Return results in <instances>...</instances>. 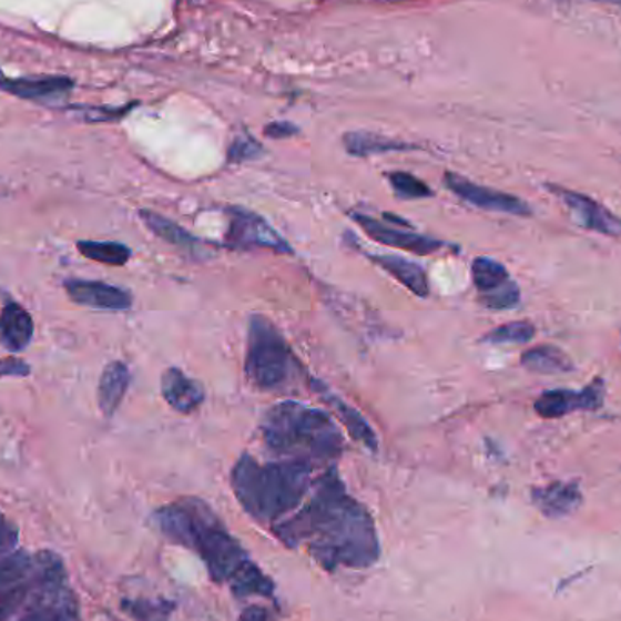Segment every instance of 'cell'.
Wrapping results in <instances>:
<instances>
[{
  "instance_id": "6da1fadb",
  "label": "cell",
  "mask_w": 621,
  "mask_h": 621,
  "mask_svg": "<svg viewBox=\"0 0 621 621\" xmlns=\"http://www.w3.org/2000/svg\"><path fill=\"white\" fill-rule=\"evenodd\" d=\"M287 547L306 546L322 567L366 569L380 558V540L366 507L347 492L335 469L313 481L309 498L273 526Z\"/></svg>"
},
{
  "instance_id": "7a4b0ae2",
  "label": "cell",
  "mask_w": 621,
  "mask_h": 621,
  "mask_svg": "<svg viewBox=\"0 0 621 621\" xmlns=\"http://www.w3.org/2000/svg\"><path fill=\"white\" fill-rule=\"evenodd\" d=\"M159 531L195 551L213 581L227 583L236 597H273L275 583L247 557L221 518L198 498H181L156 509Z\"/></svg>"
},
{
  "instance_id": "3957f363",
  "label": "cell",
  "mask_w": 621,
  "mask_h": 621,
  "mask_svg": "<svg viewBox=\"0 0 621 621\" xmlns=\"http://www.w3.org/2000/svg\"><path fill=\"white\" fill-rule=\"evenodd\" d=\"M315 466L309 461H261L242 455L231 471L236 500L251 518L262 523L281 521L296 511L313 487Z\"/></svg>"
},
{
  "instance_id": "277c9868",
  "label": "cell",
  "mask_w": 621,
  "mask_h": 621,
  "mask_svg": "<svg viewBox=\"0 0 621 621\" xmlns=\"http://www.w3.org/2000/svg\"><path fill=\"white\" fill-rule=\"evenodd\" d=\"M267 449L287 460H332L344 451V436L329 413L301 401H278L261 421Z\"/></svg>"
},
{
  "instance_id": "5b68a950",
  "label": "cell",
  "mask_w": 621,
  "mask_h": 621,
  "mask_svg": "<svg viewBox=\"0 0 621 621\" xmlns=\"http://www.w3.org/2000/svg\"><path fill=\"white\" fill-rule=\"evenodd\" d=\"M295 355L278 327L264 315H251L247 327L246 375L261 391H276L295 375Z\"/></svg>"
},
{
  "instance_id": "8992f818",
  "label": "cell",
  "mask_w": 621,
  "mask_h": 621,
  "mask_svg": "<svg viewBox=\"0 0 621 621\" xmlns=\"http://www.w3.org/2000/svg\"><path fill=\"white\" fill-rule=\"evenodd\" d=\"M226 215L230 218L226 233L227 246L235 250H271L286 255L293 251L286 238L275 227H271L269 222L264 221L253 211L230 207Z\"/></svg>"
},
{
  "instance_id": "52a82bcc",
  "label": "cell",
  "mask_w": 621,
  "mask_h": 621,
  "mask_svg": "<svg viewBox=\"0 0 621 621\" xmlns=\"http://www.w3.org/2000/svg\"><path fill=\"white\" fill-rule=\"evenodd\" d=\"M471 273L483 306L492 310H506L520 304V287L500 262L489 256H478L472 262Z\"/></svg>"
},
{
  "instance_id": "ba28073f",
  "label": "cell",
  "mask_w": 621,
  "mask_h": 621,
  "mask_svg": "<svg viewBox=\"0 0 621 621\" xmlns=\"http://www.w3.org/2000/svg\"><path fill=\"white\" fill-rule=\"evenodd\" d=\"M10 621H82L81 601L70 580L48 587Z\"/></svg>"
},
{
  "instance_id": "9c48e42d",
  "label": "cell",
  "mask_w": 621,
  "mask_h": 621,
  "mask_svg": "<svg viewBox=\"0 0 621 621\" xmlns=\"http://www.w3.org/2000/svg\"><path fill=\"white\" fill-rule=\"evenodd\" d=\"M447 190H451L458 198L480 207V210L495 211V213H506V215L531 216L532 210L526 201L503 191L492 190V187L480 186L469 181L466 176L456 173H446Z\"/></svg>"
},
{
  "instance_id": "30bf717a",
  "label": "cell",
  "mask_w": 621,
  "mask_h": 621,
  "mask_svg": "<svg viewBox=\"0 0 621 621\" xmlns=\"http://www.w3.org/2000/svg\"><path fill=\"white\" fill-rule=\"evenodd\" d=\"M547 190L552 191L563 202V206L569 210L578 226L594 231L600 235L621 236L620 216L614 215L605 206H601L600 202L586 193H578V191L567 190V187L547 186Z\"/></svg>"
},
{
  "instance_id": "8fae6325",
  "label": "cell",
  "mask_w": 621,
  "mask_h": 621,
  "mask_svg": "<svg viewBox=\"0 0 621 621\" xmlns=\"http://www.w3.org/2000/svg\"><path fill=\"white\" fill-rule=\"evenodd\" d=\"M603 398H605V386L601 378H597L581 391L552 389V391L541 393L535 401V409L541 418L554 420L574 411H597L603 406Z\"/></svg>"
},
{
  "instance_id": "7c38bea8",
  "label": "cell",
  "mask_w": 621,
  "mask_h": 621,
  "mask_svg": "<svg viewBox=\"0 0 621 621\" xmlns=\"http://www.w3.org/2000/svg\"><path fill=\"white\" fill-rule=\"evenodd\" d=\"M353 218L362 230L366 231L367 235L373 236L384 246L409 251L416 255H432L446 246L444 242L432 238V236L418 235L415 231L396 230V227L386 226V224L375 221L373 216L362 215V213H355Z\"/></svg>"
},
{
  "instance_id": "4fadbf2b",
  "label": "cell",
  "mask_w": 621,
  "mask_h": 621,
  "mask_svg": "<svg viewBox=\"0 0 621 621\" xmlns=\"http://www.w3.org/2000/svg\"><path fill=\"white\" fill-rule=\"evenodd\" d=\"M64 289L71 301L91 309L128 310L133 304L131 293L105 282L71 278L64 282Z\"/></svg>"
},
{
  "instance_id": "5bb4252c",
  "label": "cell",
  "mask_w": 621,
  "mask_h": 621,
  "mask_svg": "<svg viewBox=\"0 0 621 621\" xmlns=\"http://www.w3.org/2000/svg\"><path fill=\"white\" fill-rule=\"evenodd\" d=\"M161 391L164 400L167 401V406L182 413V415L195 413L206 398V391H204L201 381L193 380L179 367H170L164 371L161 380Z\"/></svg>"
},
{
  "instance_id": "9a60e30c",
  "label": "cell",
  "mask_w": 621,
  "mask_h": 621,
  "mask_svg": "<svg viewBox=\"0 0 621 621\" xmlns=\"http://www.w3.org/2000/svg\"><path fill=\"white\" fill-rule=\"evenodd\" d=\"M310 387L315 389L316 395L320 396L322 400L326 401L327 406L332 407L336 416L340 418L342 426L346 427L353 438H356V440L364 444L371 451L378 449V436L373 431V427L367 424L366 418L356 411L355 407L342 400L340 396L335 395L322 381L310 380Z\"/></svg>"
},
{
  "instance_id": "2e32d148",
  "label": "cell",
  "mask_w": 621,
  "mask_h": 621,
  "mask_svg": "<svg viewBox=\"0 0 621 621\" xmlns=\"http://www.w3.org/2000/svg\"><path fill=\"white\" fill-rule=\"evenodd\" d=\"M35 333L33 318L19 302L11 301L0 310V346L8 353H21Z\"/></svg>"
},
{
  "instance_id": "e0dca14e",
  "label": "cell",
  "mask_w": 621,
  "mask_h": 621,
  "mask_svg": "<svg viewBox=\"0 0 621 621\" xmlns=\"http://www.w3.org/2000/svg\"><path fill=\"white\" fill-rule=\"evenodd\" d=\"M532 501L546 517L563 518L578 511L583 497L577 481H552L532 491Z\"/></svg>"
},
{
  "instance_id": "ac0fdd59",
  "label": "cell",
  "mask_w": 621,
  "mask_h": 621,
  "mask_svg": "<svg viewBox=\"0 0 621 621\" xmlns=\"http://www.w3.org/2000/svg\"><path fill=\"white\" fill-rule=\"evenodd\" d=\"M0 88L11 95L28 101H57L73 90V81L65 77H35V79H16L10 81L0 73Z\"/></svg>"
},
{
  "instance_id": "d6986e66",
  "label": "cell",
  "mask_w": 621,
  "mask_h": 621,
  "mask_svg": "<svg viewBox=\"0 0 621 621\" xmlns=\"http://www.w3.org/2000/svg\"><path fill=\"white\" fill-rule=\"evenodd\" d=\"M130 380V369L124 362H111L104 367L101 380H99V407H101L102 415L108 418L115 415L128 393Z\"/></svg>"
},
{
  "instance_id": "ffe728a7",
  "label": "cell",
  "mask_w": 621,
  "mask_h": 621,
  "mask_svg": "<svg viewBox=\"0 0 621 621\" xmlns=\"http://www.w3.org/2000/svg\"><path fill=\"white\" fill-rule=\"evenodd\" d=\"M369 258L416 296H420V298L429 296V281H427L426 271L415 262L398 255H371Z\"/></svg>"
},
{
  "instance_id": "44dd1931",
  "label": "cell",
  "mask_w": 621,
  "mask_h": 621,
  "mask_svg": "<svg viewBox=\"0 0 621 621\" xmlns=\"http://www.w3.org/2000/svg\"><path fill=\"white\" fill-rule=\"evenodd\" d=\"M142 222L144 226L159 236L162 241L167 242L171 246L179 247V250L187 251L191 255H198L201 253L202 241L198 236L191 235L190 231L179 226L176 222L170 221L164 215H159L155 211L141 210Z\"/></svg>"
},
{
  "instance_id": "7402d4cb",
  "label": "cell",
  "mask_w": 621,
  "mask_h": 621,
  "mask_svg": "<svg viewBox=\"0 0 621 621\" xmlns=\"http://www.w3.org/2000/svg\"><path fill=\"white\" fill-rule=\"evenodd\" d=\"M521 366L527 371L537 375H563V373L574 371V362L560 347L543 344V346L527 349L520 358Z\"/></svg>"
},
{
  "instance_id": "603a6c76",
  "label": "cell",
  "mask_w": 621,
  "mask_h": 621,
  "mask_svg": "<svg viewBox=\"0 0 621 621\" xmlns=\"http://www.w3.org/2000/svg\"><path fill=\"white\" fill-rule=\"evenodd\" d=\"M81 255L90 261L101 262L105 266H125L131 258V250L121 242L82 241L77 244Z\"/></svg>"
},
{
  "instance_id": "cb8c5ba5",
  "label": "cell",
  "mask_w": 621,
  "mask_h": 621,
  "mask_svg": "<svg viewBox=\"0 0 621 621\" xmlns=\"http://www.w3.org/2000/svg\"><path fill=\"white\" fill-rule=\"evenodd\" d=\"M344 144H346L347 151L356 156L378 155V153H389V151L409 150L411 147L404 142L391 141V139L375 135V133H349L344 139Z\"/></svg>"
},
{
  "instance_id": "d4e9b609",
  "label": "cell",
  "mask_w": 621,
  "mask_h": 621,
  "mask_svg": "<svg viewBox=\"0 0 621 621\" xmlns=\"http://www.w3.org/2000/svg\"><path fill=\"white\" fill-rule=\"evenodd\" d=\"M37 552H26L17 549L8 557L0 558V592L16 586L17 581L30 574L31 569L35 567Z\"/></svg>"
},
{
  "instance_id": "484cf974",
  "label": "cell",
  "mask_w": 621,
  "mask_h": 621,
  "mask_svg": "<svg viewBox=\"0 0 621 621\" xmlns=\"http://www.w3.org/2000/svg\"><path fill=\"white\" fill-rule=\"evenodd\" d=\"M122 611L128 612L136 621H167L175 611V603L167 600L130 598V600H122Z\"/></svg>"
},
{
  "instance_id": "4316f807",
  "label": "cell",
  "mask_w": 621,
  "mask_h": 621,
  "mask_svg": "<svg viewBox=\"0 0 621 621\" xmlns=\"http://www.w3.org/2000/svg\"><path fill=\"white\" fill-rule=\"evenodd\" d=\"M535 335H537V327L532 326L531 322H509V324H503L487 333L483 342L487 344H527L535 338Z\"/></svg>"
},
{
  "instance_id": "83f0119b",
  "label": "cell",
  "mask_w": 621,
  "mask_h": 621,
  "mask_svg": "<svg viewBox=\"0 0 621 621\" xmlns=\"http://www.w3.org/2000/svg\"><path fill=\"white\" fill-rule=\"evenodd\" d=\"M389 182L395 190L396 195L404 198V201H420V198H429L432 196L431 187L424 184L420 179H416L411 173H404V171H395L389 175Z\"/></svg>"
},
{
  "instance_id": "f1b7e54d",
  "label": "cell",
  "mask_w": 621,
  "mask_h": 621,
  "mask_svg": "<svg viewBox=\"0 0 621 621\" xmlns=\"http://www.w3.org/2000/svg\"><path fill=\"white\" fill-rule=\"evenodd\" d=\"M17 549H19V527L16 526V521L0 511V558L8 557Z\"/></svg>"
},
{
  "instance_id": "f546056e",
  "label": "cell",
  "mask_w": 621,
  "mask_h": 621,
  "mask_svg": "<svg viewBox=\"0 0 621 621\" xmlns=\"http://www.w3.org/2000/svg\"><path fill=\"white\" fill-rule=\"evenodd\" d=\"M261 151L262 147L258 145V142L241 136V139H236L235 144L231 145L230 161H251V159H256V156L261 155Z\"/></svg>"
},
{
  "instance_id": "4dcf8cb0",
  "label": "cell",
  "mask_w": 621,
  "mask_h": 621,
  "mask_svg": "<svg viewBox=\"0 0 621 621\" xmlns=\"http://www.w3.org/2000/svg\"><path fill=\"white\" fill-rule=\"evenodd\" d=\"M30 375V366L17 356L0 358V376H26Z\"/></svg>"
},
{
  "instance_id": "1f68e13d",
  "label": "cell",
  "mask_w": 621,
  "mask_h": 621,
  "mask_svg": "<svg viewBox=\"0 0 621 621\" xmlns=\"http://www.w3.org/2000/svg\"><path fill=\"white\" fill-rule=\"evenodd\" d=\"M296 128L289 122H276V124L267 125L266 133L273 139H286V136L295 135Z\"/></svg>"
},
{
  "instance_id": "d6a6232c",
  "label": "cell",
  "mask_w": 621,
  "mask_h": 621,
  "mask_svg": "<svg viewBox=\"0 0 621 621\" xmlns=\"http://www.w3.org/2000/svg\"><path fill=\"white\" fill-rule=\"evenodd\" d=\"M238 621H271L269 612L264 607H247L246 611L242 612Z\"/></svg>"
},
{
  "instance_id": "836d02e7",
  "label": "cell",
  "mask_w": 621,
  "mask_h": 621,
  "mask_svg": "<svg viewBox=\"0 0 621 621\" xmlns=\"http://www.w3.org/2000/svg\"><path fill=\"white\" fill-rule=\"evenodd\" d=\"M600 2H609V4L621 6V0H600Z\"/></svg>"
}]
</instances>
